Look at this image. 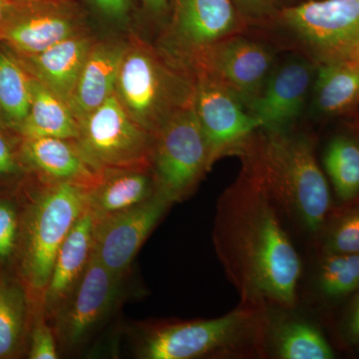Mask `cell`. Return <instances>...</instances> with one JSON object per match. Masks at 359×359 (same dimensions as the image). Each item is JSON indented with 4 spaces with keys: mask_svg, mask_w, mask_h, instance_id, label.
Returning <instances> with one entry per match:
<instances>
[{
    "mask_svg": "<svg viewBox=\"0 0 359 359\" xmlns=\"http://www.w3.org/2000/svg\"><path fill=\"white\" fill-rule=\"evenodd\" d=\"M77 141L100 171L151 167L154 136L132 119L115 93L80 120Z\"/></svg>",
    "mask_w": 359,
    "mask_h": 359,
    "instance_id": "cell-8",
    "label": "cell"
},
{
    "mask_svg": "<svg viewBox=\"0 0 359 359\" xmlns=\"http://www.w3.org/2000/svg\"><path fill=\"white\" fill-rule=\"evenodd\" d=\"M26 193L15 271L34 302L42 301L61 245L86 210L87 189L32 176Z\"/></svg>",
    "mask_w": 359,
    "mask_h": 359,
    "instance_id": "cell-5",
    "label": "cell"
},
{
    "mask_svg": "<svg viewBox=\"0 0 359 359\" xmlns=\"http://www.w3.org/2000/svg\"><path fill=\"white\" fill-rule=\"evenodd\" d=\"M212 165L193 104L175 113L155 135L151 171L158 191L174 204L195 192Z\"/></svg>",
    "mask_w": 359,
    "mask_h": 359,
    "instance_id": "cell-6",
    "label": "cell"
},
{
    "mask_svg": "<svg viewBox=\"0 0 359 359\" xmlns=\"http://www.w3.org/2000/svg\"><path fill=\"white\" fill-rule=\"evenodd\" d=\"M86 2L100 18L114 25H126L133 9V0H86Z\"/></svg>",
    "mask_w": 359,
    "mask_h": 359,
    "instance_id": "cell-32",
    "label": "cell"
},
{
    "mask_svg": "<svg viewBox=\"0 0 359 359\" xmlns=\"http://www.w3.org/2000/svg\"><path fill=\"white\" fill-rule=\"evenodd\" d=\"M342 334L349 344H359V290L355 292L353 301L349 304L344 316Z\"/></svg>",
    "mask_w": 359,
    "mask_h": 359,
    "instance_id": "cell-33",
    "label": "cell"
},
{
    "mask_svg": "<svg viewBox=\"0 0 359 359\" xmlns=\"http://www.w3.org/2000/svg\"><path fill=\"white\" fill-rule=\"evenodd\" d=\"M15 0H0V26L6 20L7 14L11 11V6Z\"/></svg>",
    "mask_w": 359,
    "mask_h": 359,
    "instance_id": "cell-37",
    "label": "cell"
},
{
    "mask_svg": "<svg viewBox=\"0 0 359 359\" xmlns=\"http://www.w3.org/2000/svg\"><path fill=\"white\" fill-rule=\"evenodd\" d=\"M321 231L323 254L359 255V202L325 222Z\"/></svg>",
    "mask_w": 359,
    "mask_h": 359,
    "instance_id": "cell-29",
    "label": "cell"
},
{
    "mask_svg": "<svg viewBox=\"0 0 359 359\" xmlns=\"http://www.w3.org/2000/svg\"><path fill=\"white\" fill-rule=\"evenodd\" d=\"M20 154L28 176L41 181L89 189L100 177V170L92 164L77 139L21 138Z\"/></svg>",
    "mask_w": 359,
    "mask_h": 359,
    "instance_id": "cell-16",
    "label": "cell"
},
{
    "mask_svg": "<svg viewBox=\"0 0 359 359\" xmlns=\"http://www.w3.org/2000/svg\"><path fill=\"white\" fill-rule=\"evenodd\" d=\"M88 30V15L77 0H15L0 26V42L29 55Z\"/></svg>",
    "mask_w": 359,
    "mask_h": 359,
    "instance_id": "cell-9",
    "label": "cell"
},
{
    "mask_svg": "<svg viewBox=\"0 0 359 359\" xmlns=\"http://www.w3.org/2000/svg\"><path fill=\"white\" fill-rule=\"evenodd\" d=\"M144 11L157 20H163L169 13L170 0H139Z\"/></svg>",
    "mask_w": 359,
    "mask_h": 359,
    "instance_id": "cell-34",
    "label": "cell"
},
{
    "mask_svg": "<svg viewBox=\"0 0 359 359\" xmlns=\"http://www.w3.org/2000/svg\"><path fill=\"white\" fill-rule=\"evenodd\" d=\"M126 45L127 39L111 37L92 46L68 103L78 122L114 94Z\"/></svg>",
    "mask_w": 359,
    "mask_h": 359,
    "instance_id": "cell-19",
    "label": "cell"
},
{
    "mask_svg": "<svg viewBox=\"0 0 359 359\" xmlns=\"http://www.w3.org/2000/svg\"><path fill=\"white\" fill-rule=\"evenodd\" d=\"M126 278L103 266L93 250L76 289L49 320L60 355L81 348L110 320L124 299Z\"/></svg>",
    "mask_w": 359,
    "mask_h": 359,
    "instance_id": "cell-7",
    "label": "cell"
},
{
    "mask_svg": "<svg viewBox=\"0 0 359 359\" xmlns=\"http://www.w3.org/2000/svg\"><path fill=\"white\" fill-rule=\"evenodd\" d=\"M97 39L80 33L36 54H15L28 74L69 103L87 56Z\"/></svg>",
    "mask_w": 359,
    "mask_h": 359,
    "instance_id": "cell-18",
    "label": "cell"
},
{
    "mask_svg": "<svg viewBox=\"0 0 359 359\" xmlns=\"http://www.w3.org/2000/svg\"><path fill=\"white\" fill-rule=\"evenodd\" d=\"M27 355L30 359L60 358L57 340L50 323L45 316L42 301L35 302L33 306L28 334Z\"/></svg>",
    "mask_w": 359,
    "mask_h": 359,
    "instance_id": "cell-30",
    "label": "cell"
},
{
    "mask_svg": "<svg viewBox=\"0 0 359 359\" xmlns=\"http://www.w3.org/2000/svg\"><path fill=\"white\" fill-rule=\"evenodd\" d=\"M212 241L241 304L266 311L295 308L301 257L278 208L245 167L219 198Z\"/></svg>",
    "mask_w": 359,
    "mask_h": 359,
    "instance_id": "cell-1",
    "label": "cell"
},
{
    "mask_svg": "<svg viewBox=\"0 0 359 359\" xmlns=\"http://www.w3.org/2000/svg\"><path fill=\"white\" fill-rule=\"evenodd\" d=\"M21 138L57 137L77 139L79 122L69 104L32 77V103L22 126L18 131Z\"/></svg>",
    "mask_w": 359,
    "mask_h": 359,
    "instance_id": "cell-22",
    "label": "cell"
},
{
    "mask_svg": "<svg viewBox=\"0 0 359 359\" xmlns=\"http://www.w3.org/2000/svg\"><path fill=\"white\" fill-rule=\"evenodd\" d=\"M318 285L320 294L330 301L355 294L359 290V255H323Z\"/></svg>",
    "mask_w": 359,
    "mask_h": 359,
    "instance_id": "cell-27",
    "label": "cell"
},
{
    "mask_svg": "<svg viewBox=\"0 0 359 359\" xmlns=\"http://www.w3.org/2000/svg\"><path fill=\"white\" fill-rule=\"evenodd\" d=\"M32 103V76L13 50L0 42V124L18 134Z\"/></svg>",
    "mask_w": 359,
    "mask_h": 359,
    "instance_id": "cell-24",
    "label": "cell"
},
{
    "mask_svg": "<svg viewBox=\"0 0 359 359\" xmlns=\"http://www.w3.org/2000/svg\"><path fill=\"white\" fill-rule=\"evenodd\" d=\"M273 66L275 58L268 47L238 33L200 52L185 69L212 78L233 92L247 108L261 93Z\"/></svg>",
    "mask_w": 359,
    "mask_h": 359,
    "instance_id": "cell-11",
    "label": "cell"
},
{
    "mask_svg": "<svg viewBox=\"0 0 359 359\" xmlns=\"http://www.w3.org/2000/svg\"><path fill=\"white\" fill-rule=\"evenodd\" d=\"M323 166L337 197L353 202L359 197V142L346 135L330 140L323 154Z\"/></svg>",
    "mask_w": 359,
    "mask_h": 359,
    "instance_id": "cell-26",
    "label": "cell"
},
{
    "mask_svg": "<svg viewBox=\"0 0 359 359\" xmlns=\"http://www.w3.org/2000/svg\"><path fill=\"white\" fill-rule=\"evenodd\" d=\"M266 311L240 304L212 320L145 323L136 330L135 355L141 359L263 355L269 325Z\"/></svg>",
    "mask_w": 359,
    "mask_h": 359,
    "instance_id": "cell-3",
    "label": "cell"
},
{
    "mask_svg": "<svg viewBox=\"0 0 359 359\" xmlns=\"http://www.w3.org/2000/svg\"><path fill=\"white\" fill-rule=\"evenodd\" d=\"M316 63L302 57L273 66L259 96L247 106L266 131H287L302 115L316 77Z\"/></svg>",
    "mask_w": 359,
    "mask_h": 359,
    "instance_id": "cell-15",
    "label": "cell"
},
{
    "mask_svg": "<svg viewBox=\"0 0 359 359\" xmlns=\"http://www.w3.org/2000/svg\"><path fill=\"white\" fill-rule=\"evenodd\" d=\"M25 200L20 202L11 195H0V269L16 268L20 252ZM16 273V271H15Z\"/></svg>",
    "mask_w": 359,
    "mask_h": 359,
    "instance_id": "cell-28",
    "label": "cell"
},
{
    "mask_svg": "<svg viewBox=\"0 0 359 359\" xmlns=\"http://www.w3.org/2000/svg\"><path fill=\"white\" fill-rule=\"evenodd\" d=\"M168 16L159 47L184 68L204 49L240 33L231 0H170Z\"/></svg>",
    "mask_w": 359,
    "mask_h": 359,
    "instance_id": "cell-10",
    "label": "cell"
},
{
    "mask_svg": "<svg viewBox=\"0 0 359 359\" xmlns=\"http://www.w3.org/2000/svg\"><path fill=\"white\" fill-rule=\"evenodd\" d=\"M280 214L316 235L327 221L330 188L306 135L259 129L236 151Z\"/></svg>",
    "mask_w": 359,
    "mask_h": 359,
    "instance_id": "cell-2",
    "label": "cell"
},
{
    "mask_svg": "<svg viewBox=\"0 0 359 359\" xmlns=\"http://www.w3.org/2000/svg\"><path fill=\"white\" fill-rule=\"evenodd\" d=\"M313 89L314 107L318 113H346L359 103V66L342 60L318 63Z\"/></svg>",
    "mask_w": 359,
    "mask_h": 359,
    "instance_id": "cell-23",
    "label": "cell"
},
{
    "mask_svg": "<svg viewBox=\"0 0 359 359\" xmlns=\"http://www.w3.org/2000/svg\"><path fill=\"white\" fill-rule=\"evenodd\" d=\"M115 95L137 124L155 136L179 110L192 105L191 73L138 35H129Z\"/></svg>",
    "mask_w": 359,
    "mask_h": 359,
    "instance_id": "cell-4",
    "label": "cell"
},
{
    "mask_svg": "<svg viewBox=\"0 0 359 359\" xmlns=\"http://www.w3.org/2000/svg\"><path fill=\"white\" fill-rule=\"evenodd\" d=\"M34 302L15 271L0 269V359L27 351Z\"/></svg>",
    "mask_w": 359,
    "mask_h": 359,
    "instance_id": "cell-21",
    "label": "cell"
},
{
    "mask_svg": "<svg viewBox=\"0 0 359 359\" xmlns=\"http://www.w3.org/2000/svg\"><path fill=\"white\" fill-rule=\"evenodd\" d=\"M95 219L88 209L79 217L61 245L54 262L42 304L50 320L83 278L94 250Z\"/></svg>",
    "mask_w": 359,
    "mask_h": 359,
    "instance_id": "cell-17",
    "label": "cell"
},
{
    "mask_svg": "<svg viewBox=\"0 0 359 359\" xmlns=\"http://www.w3.org/2000/svg\"><path fill=\"white\" fill-rule=\"evenodd\" d=\"M280 20L318 65L359 39V0H311L283 9Z\"/></svg>",
    "mask_w": 359,
    "mask_h": 359,
    "instance_id": "cell-12",
    "label": "cell"
},
{
    "mask_svg": "<svg viewBox=\"0 0 359 359\" xmlns=\"http://www.w3.org/2000/svg\"><path fill=\"white\" fill-rule=\"evenodd\" d=\"M174 203L158 192L142 204L95 219L94 254L115 275L127 276L135 257Z\"/></svg>",
    "mask_w": 359,
    "mask_h": 359,
    "instance_id": "cell-14",
    "label": "cell"
},
{
    "mask_svg": "<svg viewBox=\"0 0 359 359\" xmlns=\"http://www.w3.org/2000/svg\"><path fill=\"white\" fill-rule=\"evenodd\" d=\"M334 60L346 61L351 65L359 66V39L344 49Z\"/></svg>",
    "mask_w": 359,
    "mask_h": 359,
    "instance_id": "cell-35",
    "label": "cell"
},
{
    "mask_svg": "<svg viewBox=\"0 0 359 359\" xmlns=\"http://www.w3.org/2000/svg\"><path fill=\"white\" fill-rule=\"evenodd\" d=\"M21 137L0 124V184H16L28 177L20 154Z\"/></svg>",
    "mask_w": 359,
    "mask_h": 359,
    "instance_id": "cell-31",
    "label": "cell"
},
{
    "mask_svg": "<svg viewBox=\"0 0 359 359\" xmlns=\"http://www.w3.org/2000/svg\"><path fill=\"white\" fill-rule=\"evenodd\" d=\"M243 6L247 7L250 13L257 14L266 13L269 0H238Z\"/></svg>",
    "mask_w": 359,
    "mask_h": 359,
    "instance_id": "cell-36",
    "label": "cell"
},
{
    "mask_svg": "<svg viewBox=\"0 0 359 359\" xmlns=\"http://www.w3.org/2000/svg\"><path fill=\"white\" fill-rule=\"evenodd\" d=\"M273 353L283 359H332L334 349L320 330L304 320L278 321L269 325Z\"/></svg>",
    "mask_w": 359,
    "mask_h": 359,
    "instance_id": "cell-25",
    "label": "cell"
},
{
    "mask_svg": "<svg viewBox=\"0 0 359 359\" xmlns=\"http://www.w3.org/2000/svg\"><path fill=\"white\" fill-rule=\"evenodd\" d=\"M158 192L151 167L103 170L87 189L86 208L94 219H101L152 199Z\"/></svg>",
    "mask_w": 359,
    "mask_h": 359,
    "instance_id": "cell-20",
    "label": "cell"
},
{
    "mask_svg": "<svg viewBox=\"0 0 359 359\" xmlns=\"http://www.w3.org/2000/svg\"><path fill=\"white\" fill-rule=\"evenodd\" d=\"M193 108L211 149L214 163L226 155H235L257 130L263 128L233 92L214 79L193 73Z\"/></svg>",
    "mask_w": 359,
    "mask_h": 359,
    "instance_id": "cell-13",
    "label": "cell"
}]
</instances>
